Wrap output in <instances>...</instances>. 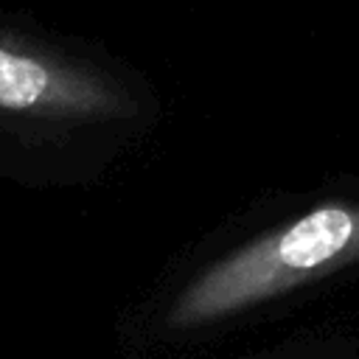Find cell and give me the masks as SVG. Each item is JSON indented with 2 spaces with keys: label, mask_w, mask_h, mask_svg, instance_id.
I'll return each mask as SVG.
<instances>
[{
  "label": "cell",
  "mask_w": 359,
  "mask_h": 359,
  "mask_svg": "<svg viewBox=\"0 0 359 359\" xmlns=\"http://www.w3.org/2000/svg\"><path fill=\"white\" fill-rule=\"evenodd\" d=\"M121 107L93 70L50 50L0 36V109L36 118H93Z\"/></svg>",
  "instance_id": "7a4b0ae2"
},
{
  "label": "cell",
  "mask_w": 359,
  "mask_h": 359,
  "mask_svg": "<svg viewBox=\"0 0 359 359\" xmlns=\"http://www.w3.org/2000/svg\"><path fill=\"white\" fill-rule=\"evenodd\" d=\"M359 258V208L323 205L208 269L177 300L171 323L194 325L252 306Z\"/></svg>",
  "instance_id": "6da1fadb"
}]
</instances>
